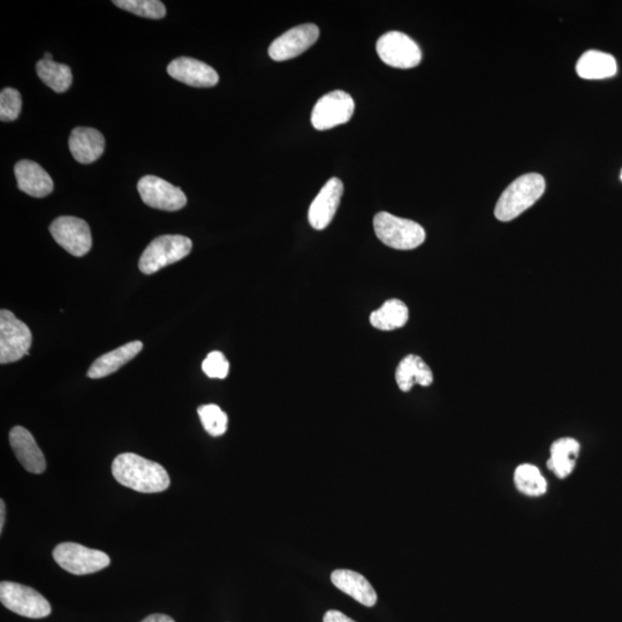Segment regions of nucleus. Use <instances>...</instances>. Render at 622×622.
<instances>
[{
    "label": "nucleus",
    "mask_w": 622,
    "mask_h": 622,
    "mask_svg": "<svg viewBox=\"0 0 622 622\" xmlns=\"http://www.w3.org/2000/svg\"><path fill=\"white\" fill-rule=\"evenodd\" d=\"M331 581L335 587L354 598L356 602L367 606V608H373L376 605V591L360 573L350 570H336L331 574Z\"/></svg>",
    "instance_id": "18"
},
{
    "label": "nucleus",
    "mask_w": 622,
    "mask_h": 622,
    "mask_svg": "<svg viewBox=\"0 0 622 622\" xmlns=\"http://www.w3.org/2000/svg\"><path fill=\"white\" fill-rule=\"evenodd\" d=\"M53 239L73 256L82 257L90 252L93 239L89 225L83 219L63 216L50 225Z\"/></svg>",
    "instance_id": "10"
},
{
    "label": "nucleus",
    "mask_w": 622,
    "mask_h": 622,
    "mask_svg": "<svg viewBox=\"0 0 622 622\" xmlns=\"http://www.w3.org/2000/svg\"><path fill=\"white\" fill-rule=\"evenodd\" d=\"M10 444L20 464L27 472L33 474L45 472L47 462H45L44 454L27 429L24 427L13 428L10 432Z\"/></svg>",
    "instance_id": "15"
},
{
    "label": "nucleus",
    "mask_w": 622,
    "mask_h": 622,
    "mask_svg": "<svg viewBox=\"0 0 622 622\" xmlns=\"http://www.w3.org/2000/svg\"><path fill=\"white\" fill-rule=\"evenodd\" d=\"M374 230L384 245L398 250H412L426 241V231L416 222L379 212L374 218Z\"/></svg>",
    "instance_id": "3"
},
{
    "label": "nucleus",
    "mask_w": 622,
    "mask_h": 622,
    "mask_svg": "<svg viewBox=\"0 0 622 622\" xmlns=\"http://www.w3.org/2000/svg\"><path fill=\"white\" fill-rule=\"evenodd\" d=\"M193 242L184 235H162L144 250L139 268L144 275L153 273L185 259L192 252Z\"/></svg>",
    "instance_id": "4"
},
{
    "label": "nucleus",
    "mask_w": 622,
    "mask_h": 622,
    "mask_svg": "<svg viewBox=\"0 0 622 622\" xmlns=\"http://www.w3.org/2000/svg\"><path fill=\"white\" fill-rule=\"evenodd\" d=\"M112 474L124 487L142 493L163 492L171 484L170 476L162 465L134 453L119 454L113 460Z\"/></svg>",
    "instance_id": "1"
},
{
    "label": "nucleus",
    "mask_w": 622,
    "mask_h": 622,
    "mask_svg": "<svg viewBox=\"0 0 622 622\" xmlns=\"http://www.w3.org/2000/svg\"><path fill=\"white\" fill-rule=\"evenodd\" d=\"M409 311L404 302L392 299L370 315V323L375 329L392 331L402 328L408 322Z\"/></svg>",
    "instance_id": "23"
},
{
    "label": "nucleus",
    "mask_w": 622,
    "mask_h": 622,
    "mask_svg": "<svg viewBox=\"0 0 622 622\" xmlns=\"http://www.w3.org/2000/svg\"><path fill=\"white\" fill-rule=\"evenodd\" d=\"M40 79L56 93H65L72 86L73 75L71 68L58 64L53 60H40L36 65Z\"/></svg>",
    "instance_id": "24"
},
{
    "label": "nucleus",
    "mask_w": 622,
    "mask_h": 622,
    "mask_svg": "<svg viewBox=\"0 0 622 622\" xmlns=\"http://www.w3.org/2000/svg\"><path fill=\"white\" fill-rule=\"evenodd\" d=\"M355 103L350 94L336 90L318 101L311 115V123L318 131H328L351 120Z\"/></svg>",
    "instance_id": "9"
},
{
    "label": "nucleus",
    "mask_w": 622,
    "mask_h": 622,
    "mask_svg": "<svg viewBox=\"0 0 622 622\" xmlns=\"http://www.w3.org/2000/svg\"><path fill=\"white\" fill-rule=\"evenodd\" d=\"M323 622H356L346 614L337 610H330L324 614Z\"/></svg>",
    "instance_id": "30"
},
{
    "label": "nucleus",
    "mask_w": 622,
    "mask_h": 622,
    "mask_svg": "<svg viewBox=\"0 0 622 622\" xmlns=\"http://www.w3.org/2000/svg\"><path fill=\"white\" fill-rule=\"evenodd\" d=\"M72 156L81 164H91L100 158L105 149V139L100 131L90 127H77L68 141Z\"/></svg>",
    "instance_id": "16"
},
{
    "label": "nucleus",
    "mask_w": 622,
    "mask_h": 622,
    "mask_svg": "<svg viewBox=\"0 0 622 622\" xmlns=\"http://www.w3.org/2000/svg\"><path fill=\"white\" fill-rule=\"evenodd\" d=\"M113 4L142 18L158 20L166 14L164 4L158 0H115Z\"/></svg>",
    "instance_id": "26"
},
{
    "label": "nucleus",
    "mask_w": 622,
    "mask_h": 622,
    "mask_svg": "<svg viewBox=\"0 0 622 622\" xmlns=\"http://www.w3.org/2000/svg\"><path fill=\"white\" fill-rule=\"evenodd\" d=\"M204 430L212 437H221L227 430V415L217 405H203L197 409Z\"/></svg>",
    "instance_id": "27"
},
{
    "label": "nucleus",
    "mask_w": 622,
    "mask_h": 622,
    "mask_svg": "<svg viewBox=\"0 0 622 622\" xmlns=\"http://www.w3.org/2000/svg\"><path fill=\"white\" fill-rule=\"evenodd\" d=\"M620 179H621V181H622V170H621V173H620Z\"/></svg>",
    "instance_id": "34"
},
{
    "label": "nucleus",
    "mask_w": 622,
    "mask_h": 622,
    "mask_svg": "<svg viewBox=\"0 0 622 622\" xmlns=\"http://www.w3.org/2000/svg\"><path fill=\"white\" fill-rule=\"evenodd\" d=\"M343 194L344 185L340 179L332 178L326 182L316 199L310 204L308 212L309 223L315 230H324L331 224Z\"/></svg>",
    "instance_id": "13"
},
{
    "label": "nucleus",
    "mask_w": 622,
    "mask_h": 622,
    "mask_svg": "<svg viewBox=\"0 0 622 622\" xmlns=\"http://www.w3.org/2000/svg\"><path fill=\"white\" fill-rule=\"evenodd\" d=\"M318 37L320 29L314 24L294 27L271 43L269 56L275 62L293 59L313 47Z\"/></svg>",
    "instance_id": "12"
},
{
    "label": "nucleus",
    "mask_w": 622,
    "mask_h": 622,
    "mask_svg": "<svg viewBox=\"0 0 622 622\" xmlns=\"http://www.w3.org/2000/svg\"><path fill=\"white\" fill-rule=\"evenodd\" d=\"M56 563L74 575L94 574L109 567L111 560L100 550L89 549L78 543H62L52 553Z\"/></svg>",
    "instance_id": "5"
},
{
    "label": "nucleus",
    "mask_w": 622,
    "mask_h": 622,
    "mask_svg": "<svg viewBox=\"0 0 622 622\" xmlns=\"http://www.w3.org/2000/svg\"><path fill=\"white\" fill-rule=\"evenodd\" d=\"M5 503L4 500H0V533H3L4 525H5Z\"/></svg>",
    "instance_id": "32"
},
{
    "label": "nucleus",
    "mask_w": 622,
    "mask_h": 622,
    "mask_svg": "<svg viewBox=\"0 0 622 622\" xmlns=\"http://www.w3.org/2000/svg\"><path fill=\"white\" fill-rule=\"evenodd\" d=\"M514 483L523 495L529 497L543 496L548 490V482L544 479L540 469L530 464L521 465L515 469Z\"/></svg>",
    "instance_id": "25"
},
{
    "label": "nucleus",
    "mask_w": 622,
    "mask_h": 622,
    "mask_svg": "<svg viewBox=\"0 0 622 622\" xmlns=\"http://www.w3.org/2000/svg\"><path fill=\"white\" fill-rule=\"evenodd\" d=\"M22 109V98L18 90L5 88L0 94V119L5 123L17 120Z\"/></svg>",
    "instance_id": "28"
},
{
    "label": "nucleus",
    "mask_w": 622,
    "mask_h": 622,
    "mask_svg": "<svg viewBox=\"0 0 622 622\" xmlns=\"http://www.w3.org/2000/svg\"><path fill=\"white\" fill-rule=\"evenodd\" d=\"M376 50L379 58L386 65L401 70L419 66L422 51L411 37L400 32H389L377 41Z\"/></svg>",
    "instance_id": "8"
},
{
    "label": "nucleus",
    "mask_w": 622,
    "mask_h": 622,
    "mask_svg": "<svg viewBox=\"0 0 622 622\" xmlns=\"http://www.w3.org/2000/svg\"><path fill=\"white\" fill-rule=\"evenodd\" d=\"M141 622H176L173 618L166 614H151V616L143 619Z\"/></svg>",
    "instance_id": "31"
},
{
    "label": "nucleus",
    "mask_w": 622,
    "mask_h": 622,
    "mask_svg": "<svg viewBox=\"0 0 622 622\" xmlns=\"http://www.w3.org/2000/svg\"><path fill=\"white\" fill-rule=\"evenodd\" d=\"M545 192V180L538 173H528L508 186L495 209L500 222H511L541 199Z\"/></svg>",
    "instance_id": "2"
},
{
    "label": "nucleus",
    "mask_w": 622,
    "mask_h": 622,
    "mask_svg": "<svg viewBox=\"0 0 622 622\" xmlns=\"http://www.w3.org/2000/svg\"><path fill=\"white\" fill-rule=\"evenodd\" d=\"M0 602L6 609L30 619L50 616V603L40 593L24 584L3 581L0 583Z\"/></svg>",
    "instance_id": "6"
},
{
    "label": "nucleus",
    "mask_w": 622,
    "mask_h": 622,
    "mask_svg": "<svg viewBox=\"0 0 622 622\" xmlns=\"http://www.w3.org/2000/svg\"><path fill=\"white\" fill-rule=\"evenodd\" d=\"M576 73L584 80L609 79L618 73L617 60L609 53L590 50L579 59Z\"/></svg>",
    "instance_id": "19"
},
{
    "label": "nucleus",
    "mask_w": 622,
    "mask_h": 622,
    "mask_svg": "<svg viewBox=\"0 0 622 622\" xmlns=\"http://www.w3.org/2000/svg\"><path fill=\"white\" fill-rule=\"evenodd\" d=\"M32 343L33 335L28 326L10 310L0 311V363L21 360L28 354Z\"/></svg>",
    "instance_id": "7"
},
{
    "label": "nucleus",
    "mask_w": 622,
    "mask_h": 622,
    "mask_svg": "<svg viewBox=\"0 0 622 622\" xmlns=\"http://www.w3.org/2000/svg\"><path fill=\"white\" fill-rule=\"evenodd\" d=\"M18 188L30 196L42 199L53 191V181L41 165L32 161H20L14 166Z\"/></svg>",
    "instance_id": "17"
},
{
    "label": "nucleus",
    "mask_w": 622,
    "mask_h": 622,
    "mask_svg": "<svg viewBox=\"0 0 622 622\" xmlns=\"http://www.w3.org/2000/svg\"><path fill=\"white\" fill-rule=\"evenodd\" d=\"M142 348L143 344L141 341H132V343L121 346L115 351L102 355L101 358H98L91 364L88 377L100 379L116 373L127 362L133 360L142 351Z\"/></svg>",
    "instance_id": "20"
},
{
    "label": "nucleus",
    "mask_w": 622,
    "mask_h": 622,
    "mask_svg": "<svg viewBox=\"0 0 622 622\" xmlns=\"http://www.w3.org/2000/svg\"><path fill=\"white\" fill-rule=\"evenodd\" d=\"M580 443L574 438H560L551 446L548 468L559 479H566L573 473L580 454Z\"/></svg>",
    "instance_id": "22"
},
{
    "label": "nucleus",
    "mask_w": 622,
    "mask_h": 622,
    "mask_svg": "<svg viewBox=\"0 0 622 622\" xmlns=\"http://www.w3.org/2000/svg\"><path fill=\"white\" fill-rule=\"evenodd\" d=\"M202 370L210 378L224 379L229 375L230 363L222 352H212L203 361Z\"/></svg>",
    "instance_id": "29"
},
{
    "label": "nucleus",
    "mask_w": 622,
    "mask_h": 622,
    "mask_svg": "<svg viewBox=\"0 0 622 622\" xmlns=\"http://www.w3.org/2000/svg\"><path fill=\"white\" fill-rule=\"evenodd\" d=\"M43 59H45V60H52V59H53V56L51 55V53L47 52V53H45V55H44V58H43Z\"/></svg>",
    "instance_id": "33"
},
{
    "label": "nucleus",
    "mask_w": 622,
    "mask_h": 622,
    "mask_svg": "<svg viewBox=\"0 0 622 622\" xmlns=\"http://www.w3.org/2000/svg\"><path fill=\"white\" fill-rule=\"evenodd\" d=\"M168 73L174 80L195 88L215 87L219 82V75L214 68L188 57L174 59L168 66Z\"/></svg>",
    "instance_id": "14"
},
{
    "label": "nucleus",
    "mask_w": 622,
    "mask_h": 622,
    "mask_svg": "<svg viewBox=\"0 0 622 622\" xmlns=\"http://www.w3.org/2000/svg\"><path fill=\"white\" fill-rule=\"evenodd\" d=\"M141 199L148 207L178 211L187 204V197L179 187L155 176L143 177L138 184Z\"/></svg>",
    "instance_id": "11"
},
{
    "label": "nucleus",
    "mask_w": 622,
    "mask_h": 622,
    "mask_svg": "<svg viewBox=\"0 0 622 622\" xmlns=\"http://www.w3.org/2000/svg\"><path fill=\"white\" fill-rule=\"evenodd\" d=\"M396 381L402 392H408L413 389L415 384L427 388L434 382V375H432L428 364L420 356L408 355L399 363Z\"/></svg>",
    "instance_id": "21"
}]
</instances>
